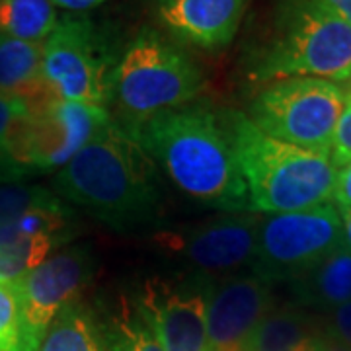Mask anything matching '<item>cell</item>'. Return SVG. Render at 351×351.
Here are the masks:
<instances>
[{"mask_svg": "<svg viewBox=\"0 0 351 351\" xmlns=\"http://www.w3.org/2000/svg\"><path fill=\"white\" fill-rule=\"evenodd\" d=\"M343 101L346 92L336 82L285 78L256 96L248 119L267 137L330 154Z\"/></svg>", "mask_w": 351, "mask_h": 351, "instance_id": "obj_6", "label": "cell"}, {"mask_svg": "<svg viewBox=\"0 0 351 351\" xmlns=\"http://www.w3.org/2000/svg\"><path fill=\"white\" fill-rule=\"evenodd\" d=\"M314 351H351L343 341H339L338 338H334L332 334H328L326 330H322L316 336V343H314Z\"/></svg>", "mask_w": 351, "mask_h": 351, "instance_id": "obj_30", "label": "cell"}, {"mask_svg": "<svg viewBox=\"0 0 351 351\" xmlns=\"http://www.w3.org/2000/svg\"><path fill=\"white\" fill-rule=\"evenodd\" d=\"M213 279L191 283L151 279L137 306L154 330L164 351H213L207 336V291Z\"/></svg>", "mask_w": 351, "mask_h": 351, "instance_id": "obj_10", "label": "cell"}, {"mask_svg": "<svg viewBox=\"0 0 351 351\" xmlns=\"http://www.w3.org/2000/svg\"><path fill=\"white\" fill-rule=\"evenodd\" d=\"M330 160L336 168H343L346 164L351 162V90L346 92L343 112L339 115L334 138H332Z\"/></svg>", "mask_w": 351, "mask_h": 351, "instance_id": "obj_25", "label": "cell"}, {"mask_svg": "<svg viewBox=\"0 0 351 351\" xmlns=\"http://www.w3.org/2000/svg\"><path fill=\"white\" fill-rule=\"evenodd\" d=\"M324 330L351 348V301L343 302L328 313V326Z\"/></svg>", "mask_w": 351, "mask_h": 351, "instance_id": "obj_26", "label": "cell"}, {"mask_svg": "<svg viewBox=\"0 0 351 351\" xmlns=\"http://www.w3.org/2000/svg\"><path fill=\"white\" fill-rule=\"evenodd\" d=\"M123 129L191 199L228 211L248 209V191L226 113L213 112L203 104H186L127 123Z\"/></svg>", "mask_w": 351, "mask_h": 351, "instance_id": "obj_1", "label": "cell"}, {"mask_svg": "<svg viewBox=\"0 0 351 351\" xmlns=\"http://www.w3.org/2000/svg\"><path fill=\"white\" fill-rule=\"evenodd\" d=\"M226 121L248 191V209L293 213L334 199L338 168L330 154L267 137L244 113H226Z\"/></svg>", "mask_w": 351, "mask_h": 351, "instance_id": "obj_3", "label": "cell"}, {"mask_svg": "<svg viewBox=\"0 0 351 351\" xmlns=\"http://www.w3.org/2000/svg\"><path fill=\"white\" fill-rule=\"evenodd\" d=\"M38 351H106L101 324L80 301L55 316Z\"/></svg>", "mask_w": 351, "mask_h": 351, "instance_id": "obj_18", "label": "cell"}, {"mask_svg": "<svg viewBox=\"0 0 351 351\" xmlns=\"http://www.w3.org/2000/svg\"><path fill=\"white\" fill-rule=\"evenodd\" d=\"M318 334L304 306H274L252 332L244 351H314Z\"/></svg>", "mask_w": 351, "mask_h": 351, "instance_id": "obj_17", "label": "cell"}, {"mask_svg": "<svg viewBox=\"0 0 351 351\" xmlns=\"http://www.w3.org/2000/svg\"><path fill=\"white\" fill-rule=\"evenodd\" d=\"M57 22L51 0H0V36L43 43Z\"/></svg>", "mask_w": 351, "mask_h": 351, "instance_id": "obj_19", "label": "cell"}, {"mask_svg": "<svg viewBox=\"0 0 351 351\" xmlns=\"http://www.w3.org/2000/svg\"><path fill=\"white\" fill-rule=\"evenodd\" d=\"M53 188L115 230L151 223L160 205L154 164L115 123L64 164Z\"/></svg>", "mask_w": 351, "mask_h": 351, "instance_id": "obj_2", "label": "cell"}, {"mask_svg": "<svg viewBox=\"0 0 351 351\" xmlns=\"http://www.w3.org/2000/svg\"><path fill=\"white\" fill-rule=\"evenodd\" d=\"M246 4L248 0H156V10L176 38L211 51L234 39Z\"/></svg>", "mask_w": 351, "mask_h": 351, "instance_id": "obj_14", "label": "cell"}, {"mask_svg": "<svg viewBox=\"0 0 351 351\" xmlns=\"http://www.w3.org/2000/svg\"><path fill=\"white\" fill-rule=\"evenodd\" d=\"M110 112L101 106L53 98L38 112H27L10 129L6 151L18 172L63 168L78 152L112 125Z\"/></svg>", "mask_w": 351, "mask_h": 351, "instance_id": "obj_7", "label": "cell"}, {"mask_svg": "<svg viewBox=\"0 0 351 351\" xmlns=\"http://www.w3.org/2000/svg\"><path fill=\"white\" fill-rule=\"evenodd\" d=\"M104 0H51L55 8H63L69 12H86L96 6H100Z\"/></svg>", "mask_w": 351, "mask_h": 351, "instance_id": "obj_29", "label": "cell"}, {"mask_svg": "<svg viewBox=\"0 0 351 351\" xmlns=\"http://www.w3.org/2000/svg\"><path fill=\"white\" fill-rule=\"evenodd\" d=\"M334 201L338 203V207L351 209V162L339 168L338 176H336Z\"/></svg>", "mask_w": 351, "mask_h": 351, "instance_id": "obj_27", "label": "cell"}, {"mask_svg": "<svg viewBox=\"0 0 351 351\" xmlns=\"http://www.w3.org/2000/svg\"><path fill=\"white\" fill-rule=\"evenodd\" d=\"M295 302L304 308L330 313L351 301V250L343 242L313 265L306 274L289 281Z\"/></svg>", "mask_w": 351, "mask_h": 351, "instance_id": "obj_16", "label": "cell"}, {"mask_svg": "<svg viewBox=\"0 0 351 351\" xmlns=\"http://www.w3.org/2000/svg\"><path fill=\"white\" fill-rule=\"evenodd\" d=\"M61 242L45 234L38 237H20V239L0 244V279L2 281H20L29 271H34L49 258L53 248Z\"/></svg>", "mask_w": 351, "mask_h": 351, "instance_id": "obj_21", "label": "cell"}, {"mask_svg": "<svg viewBox=\"0 0 351 351\" xmlns=\"http://www.w3.org/2000/svg\"><path fill=\"white\" fill-rule=\"evenodd\" d=\"M203 86L193 59L154 29H143L131 41L112 76V96L127 123L186 106Z\"/></svg>", "mask_w": 351, "mask_h": 351, "instance_id": "obj_5", "label": "cell"}, {"mask_svg": "<svg viewBox=\"0 0 351 351\" xmlns=\"http://www.w3.org/2000/svg\"><path fill=\"white\" fill-rule=\"evenodd\" d=\"M106 351H164L137 302L121 299L119 308L101 326Z\"/></svg>", "mask_w": 351, "mask_h": 351, "instance_id": "obj_20", "label": "cell"}, {"mask_svg": "<svg viewBox=\"0 0 351 351\" xmlns=\"http://www.w3.org/2000/svg\"><path fill=\"white\" fill-rule=\"evenodd\" d=\"M274 308V283L254 271L211 281L207 336L213 351H244L252 332Z\"/></svg>", "mask_w": 351, "mask_h": 351, "instance_id": "obj_12", "label": "cell"}, {"mask_svg": "<svg viewBox=\"0 0 351 351\" xmlns=\"http://www.w3.org/2000/svg\"><path fill=\"white\" fill-rule=\"evenodd\" d=\"M25 112H27V106L24 100L0 94V182L4 184H20V180H24V176L18 172V168L8 156L6 143H8L12 125Z\"/></svg>", "mask_w": 351, "mask_h": 351, "instance_id": "obj_24", "label": "cell"}, {"mask_svg": "<svg viewBox=\"0 0 351 351\" xmlns=\"http://www.w3.org/2000/svg\"><path fill=\"white\" fill-rule=\"evenodd\" d=\"M51 191L39 186L2 184L0 186V228L12 226L36 203L43 201Z\"/></svg>", "mask_w": 351, "mask_h": 351, "instance_id": "obj_23", "label": "cell"}, {"mask_svg": "<svg viewBox=\"0 0 351 351\" xmlns=\"http://www.w3.org/2000/svg\"><path fill=\"white\" fill-rule=\"evenodd\" d=\"M258 226L260 217L256 215H225L172 237L170 248L209 279L234 276L240 267L254 263Z\"/></svg>", "mask_w": 351, "mask_h": 351, "instance_id": "obj_13", "label": "cell"}, {"mask_svg": "<svg viewBox=\"0 0 351 351\" xmlns=\"http://www.w3.org/2000/svg\"><path fill=\"white\" fill-rule=\"evenodd\" d=\"M343 242L339 209L324 203L313 209L260 219L250 271L269 283L293 281Z\"/></svg>", "mask_w": 351, "mask_h": 351, "instance_id": "obj_8", "label": "cell"}, {"mask_svg": "<svg viewBox=\"0 0 351 351\" xmlns=\"http://www.w3.org/2000/svg\"><path fill=\"white\" fill-rule=\"evenodd\" d=\"M39 341L25 328L20 281L0 279V351H38Z\"/></svg>", "mask_w": 351, "mask_h": 351, "instance_id": "obj_22", "label": "cell"}, {"mask_svg": "<svg viewBox=\"0 0 351 351\" xmlns=\"http://www.w3.org/2000/svg\"><path fill=\"white\" fill-rule=\"evenodd\" d=\"M338 209L341 215V223H343V239L351 250V209H343V207H338Z\"/></svg>", "mask_w": 351, "mask_h": 351, "instance_id": "obj_31", "label": "cell"}, {"mask_svg": "<svg viewBox=\"0 0 351 351\" xmlns=\"http://www.w3.org/2000/svg\"><path fill=\"white\" fill-rule=\"evenodd\" d=\"M92 274V248L78 244L51 256L24 279H20L25 328L39 343L55 316L64 306L78 301Z\"/></svg>", "mask_w": 351, "mask_h": 351, "instance_id": "obj_11", "label": "cell"}, {"mask_svg": "<svg viewBox=\"0 0 351 351\" xmlns=\"http://www.w3.org/2000/svg\"><path fill=\"white\" fill-rule=\"evenodd\" d=\"M250 76L350 80L351 25L311 0H291L274 41L254 59Z\"/></svg>", "mask_w": 351, "mask_h": 351, "instance_id": "obj_4", "label": "cell"}, {"mask_svg": "<svg viewBox=\"0 0 351 351\" xmlns=\"http://www.w3.org/2000/svg\"><path fill=\"white\" fill-rule=\"evenodd\" d=\"M311 2L332 12L334 16H338L351 25V0H311Z\"/></svg>", "mask_w": 351, "mask_h": 351, "instance_id": "obj_28", "label": "cell"}, {"mask_svg": "<svg viewBox=\"0 0 351 351\" xmlns=\"http://www.w3.org/2000/svg\"><path fill=\"white\" fill-rule=\"evenodd\" d=\"M43 43L0 36V94L25 101L38 112L55 96L43 80Z\"/></svg>", "mask_w": 351, "mask_h": 351, "instance_id": "obj_15", "label": "cell"}, {"mask_svg": "<svg viewBox=\"0 0 351 351\" xmlns=\"http://www.w3.org/2000/svg\"><path fill=\"white\" fill-rule=\"evenodd\" d=\"M43 80L59 100L106 106L112 100V57L84 18L59 20L43 41Z\"/></svg>", "mask_w": 351, "mask_h": 351, "instance_id": "obj_9", "label": "cell"}]
</instances>
